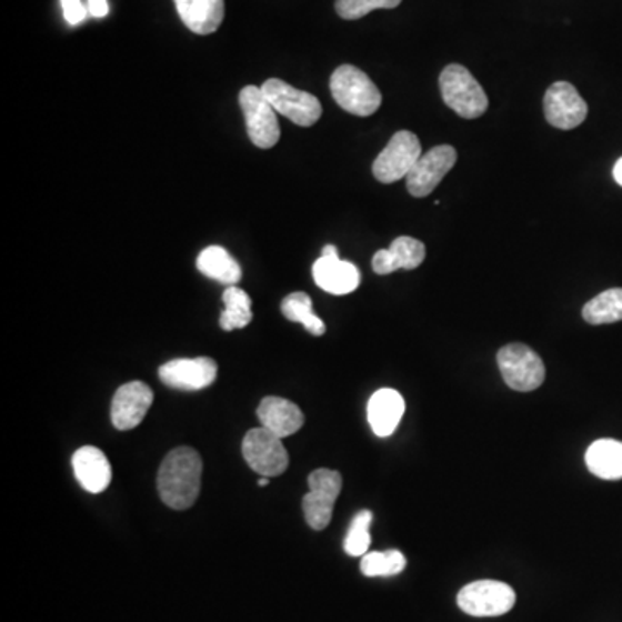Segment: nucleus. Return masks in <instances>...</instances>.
<instances>
[{
    "label": "nucleus",
    "mask_w": 622,
    "mask_h": 622,
    "mask_svg": "<svg viewBox=\"0 0 622 622\" xmlns=\"http://www.w3.org/2000/svg\"><path fill=\"white\" fill-rule=\"evenodd\" d=\"M258 484H260L261 488L267 486V484H269V478H261Z\"/></svg>",
    "instance_id": "2f4dec72"
},
{
    "label": "nucleus",
    "mask_w": 622,
    "mask_h": 622,
    "mask_svg": "<svg viewBox=\"0 0 622 622\" xmlns=\"http://www.w3.org/2000/svg\"><path fill=\"white\" fill-rule=\"evenodd\" d=\"M331 92L341 109L354 117H370L382 104L381 90L353 64H342L332 73Z\"/></svg>",
    "instance_id": "f03ea898"
},
{
    "label": "nucleus",
    "mask_w": 622,
    "mask_h": 622,
    "mask_svg": "<svg viewBox=\"0 0 622 622\" xmlns=\"http://www.w3.org/2000/svg\"><path fill=\"white\" fill-rule=\"evenodd\" d=\"M61 8L64 20L71 27L82 23V21H86L87 16H89V8L83 6L82 0H61Z\"/></svg>",
    "instance_id": "c85d7f7f"
},
{
    "label": "nucleus",
    "mask_w": 622,
    "mask_h": 622,
    "mask_svg": "<svg viewBox=\"0 0 622 622\" xmlns=\"http://www.w3.org/2000/svg\"><path fill=\"white\" fill-rule=\"evenodd\" d=\"M154 394L148 384L140 381L127 382L118 388L111 403V422L118 431H130L146 419Z\"/></svg>",
    "instance_id": "2eb2a0df"
},
{
    "label": "nucleus",
    "mask_w": 622,
    "mask_h": 622,
    "mask_svg": "<svg viewBox=\"0 0 622 622\" xmlns=\"http://www.w3.org/2000/svg\"><path fill=\"white\" fill-rule=\"evenodd\" d=\"M258 419H260L261 428L269 429L282 440L295 434L304 424V415L300 407L279 397L261 400L260 407H258Z\"/></svg>",
    "instance_id": "a211bd4d"
},
{
    "label": "nucleus",
    "mask_w": 622,
    "mask_h": 622,
    "mask_svg": "<svg viewBox=\"0 0 622 622\" xmlns=\"http://www.w3.org/2000/svg\"><path fill=\"white\" fill-rule=\"evenodd\" d=\"M425 245L424 242L401 235L394 239L388 249H381L373 254L372 269L378 275H389L397 270H415L424 263Z\"/></svg>",
    "instance_id": "dca6fc26"
},
{
    "label": "nucleus",
    "mask_w": 622,
    "mask_h": 622,
    "mask_svg": "<svg viewBox=\"0 0 622 622\" xmlns=\"http://www.w3.org/2000/svg\"><path fill=\"white\" fill-rule=\"evenodd\" d=\"M420 156H422V146L419 137L409 130H401L391 137L389 144L378 156V160L373 161V177L382 183L407 179L420 160Z\"/></svg>",
    "instance_id": "9d476101"
},
{
    "label": "nucleus",
    "mask_w": 622,
    "mask_h": 622,
    "mask_svg": "<svg viewBox=\"0 0 622 622\" xmlns=\"http://www.w3.org/2000/svg\"><path fill=\"white\" fill-rule=\"evenodd\" d=\"M315 284L329 294L344 295L357 291L360 285V270L350 261L339 258L338 248L329 244L322 249V257L313 264Z\"/></svg>",
    "instance_id": "4468645a"
},
{
    "label": "nucleus",
    "mask_w": 622,
    "mask_h": 622,
    "mask_svg": "<svg viewBox=\"0 0 622 622\" xmlns=\"http://www.w3.org/2000/svg\"><path fill=\"white\" fill-rule=\"evenodd\" d=\"M457 151L451 146H438L420 156L407 177V189L413 198H425L434 192L448 171L455 167Z\"/></svg>",
    "instance_id": "f8f14e48"
},
{
    "label": "nucleus",
    "mask_w": 622,
    "mask_h": 622,
    "mask_svg": "<svg viewBox=\"0 0 622 622\" xmlns=\"http://www.w3.org/2000/svg\"><path fill=\"white\" fill-rule=\"evenodd\" d=\"M372 512L362 510L351 522L348 529L347 540H344V552L351 556H363L369 553L370 543V524H372Z\"/></svg>",
    "instance_id": "bb28decb"
},
{
    "label": "nucleus",
    "mask_w": 622,
    "mask_h": 622,
    "mask_svg": "<svg viewBox=\"0 0 622 622\" xmlns=\"http://www.w3.org/2000/svg\"><path fill=\"white\" fill-rule=\"evenodd\" d=\"M198 270L220 284L235 285L242 277L241 267L229 251L220 245H210L198 257Z\"/></svg>",
    "instance_id": "4be33fe9"
},
{
    "label": "nucleus",
    "mask_w": 622,
    "mask_h": 622,
    "mask_svg": "<svg viewBox=\"0 0 622 622\" xmlns=\"http://www.w3.org/2000/svg\"><path fill=\"white\" fill-rule=\"evenodd\" d=\"M87 8L92 18H104L109 12L108 0H89Z\"/></svg>",
    "instance_id": "c756f323"
},
{
    "label": "nucleus",
    "mask_w": 622,
    "mask_h": 622,
    "mask_svg": "<svg viewBox=\"0 0 622 622\" xmlns=\"http://www.w3.org/2000/svg\"><path fill=\"white\" fill-rule=\"evenodd\" d=\"M404 568H407V559L398 550L365 553L362 556V564H360V569L367 578H389V575L400 574Z\"/></svg>",
    "instance_id": "a878e982"
},
{
    "label": "nucleus",
    "mask_w": 622,
    "mask_h": 622,
    "mask_svg": "<svg viewBox=\"0 0 622 622\" xmlns=\"http://www.w3.org/2000/svg\"><path fill=\"white\" fill-rule=\"evenodd\" d=\"M223 304L225 310L220 315V327L223 331L230 332L235 329H244L253 320V310H251V298L248 292L235 285H229L223 292Z\"/></svg>",
    "instance_id": "5701e85b"
},
{
    "label": "nucleus",
    "mask_w": 622,
    "mask_h": 622,
    "mask_svg": "<svg viewBox=\"0 0 622 622\" xmlns=\"http://www.w3.org/2000/svg\"><path fill=\"white\" fill-rule=\"evenodd\" d=\"M440 89L444 104L459 117L474 120L486 113V92L462 64H448L444 68L440 77Z\"/></svg>",
    "instance_id": "7ed1b4c3"
},
{
    "label": "nucleus",
    "mask_w": 622,
    "mask_h": 622,
    "mask_svg": "<svg viewBox=\"0 0 622 622\" xmlns=\"http://www.w3.org/2000/svg\"><path fill=\"white\" fill-rule=\"evenodd\" d=\"M282 441L269 429H251L242 441V457L261 478H277L289 466L288 450Z\"/></svg>",
    "instance_id": "0eeeda50"
},
{
    "label": "nucleus",
    "mask_w": 622,
    "mask_h": 622,
    "mask_svg": "<svg viewBox=\"0 0 622 622\" xmlns=\"http://www.w3.org/2000/svg\"><path fill=\"white\" fill-rule=\"evenodd\" d=\"M496 362L503 381L513 391L529 393L540 388L546 378V369L540 354L522 342L503 347L498 351Z\"/></svg>",
    "instance_id": "20e7f679"
},
{
    "label": "nucleus",
    "mask_w": 622,
    "mask_h": 622,
    "mask_svg": "<svg viewBox=\"0 0 622 622\" xmlns=\"http://www.w3.org/2000/svg\"><path fill=\"white\" fill-rule=\"evenodd\" d=\"M202 460L194 448L180 447L164 457L158 471V493L164 505L187 510L201 491Z\"/></svg>",
    "instance_id": "f257e3e1"
},
{
    "label": "nucleus",
    "mask_w": 622,
    "mask_h": 622,
    "mask_svg": "<svg viewBox=\"0 0 622 622\" xmlns=\"http://www.w3.org/2000/svg\"><path fill=\"white\" fill-rule=\"evenodd\" d=\"M342 490V478L338 471L317 469L308 475V493L303 496V513L307 524L322 531L331 524L335 500Z\"/></svg>",
    "instance_id": "39448f33"
},
{
    "label": "nucleus",
    "mask_w": 622,
    "mask_h": 622,
    "mask_svg": "<svg viewBox=\"0 0 622 622\" xmlns=\"http://www.w3.org/2000/svg\"><path fill=\"white\" fill-rule=\"evenodd\" d=\"M401 0H335V11L342 20H360L375 9H394Z\"/></svg>",
    "instance_id": "cd10ccee"
},
{
    "label": "nucleus",
    "mask_w": 622,
    "mask_h": 622,
    "mask_svg": "<svg viewBox=\"0 0 622 622\" xmlns=\"http://www.w3.org/2000/svg\"><path fill=\"white\" fill-rule=\"evenodd\" d=\"M614 180L622 187V158H619L614 167Z\"/></svg>",
    "instance_id": "7c9ffc66"
},
{
    "label": "nucleus",
    "mask_w": 622,
    "mask_h": 622,
    "mask_svg": "<svg viewBox=\"0 0 622 622\" xmlns=\"http://www.w3.org/2000/svg\"><path fill=\"white\" fill-rule=\"evenodd\" d=\"M588 471L605 481L622 479V443L621 441L596 440L586 450Z\"/></svg>",
    "instance_id": "412c9836"
},
{
    "label": "nucleus",
    "mask_w": 622,
    "mask_h": 622,
    "mask_svg": "<svg viewBox=\"0 0 622 622\" xmlns=\"http://www.w3.org/2000/svg\"><path fill=\"white\" fill-rule=\"evenodd\" d=\"M457 603L465 614L474 618H498L512 611L515 591L502 581H474L460 590Z\"/></svg>",
    "instance_id": "423d86ee"
},
{
    "label": "nucleus",
    "mask_w": 622,
    "mask_h": 622,
    "mask_svg": "<svg viewBox=\"0 0 622 622\" xmlns=\"http://www.w3.org/2000/svg\"><path fill=\"white\" fill-rule=\"evenodd\" d=\"M583 319L591 325L621 322L622 320V289H609L583 308Z\"/></svg>",
    "instance_id": "393cba45"
},
{
    "label": "nucleus",
    "mask_w": 622,
    "mask_h": 622,
    "mask_svg": "<svg viewBox=\"0 0 622 622\" xmlns=\"http://www.w3.org/2000/svg\"><path fill=\"white\" fill-rule=\"evenodd\" d=\"M180 20L198 36H210L222 24L225 16L223 0H173Z\"/></svg>",
    "instance_id": "aec40b11"
},
{
    "label": "nucleus",
    "mask_w": 622,
    "mask_h": 622,
    "mask_svg": "<svg viewBox=\"0 0 622 622\" xmlns=\"http://www.w3.org/2000/svg\"><path fill=\"white\" fill-rule=\"evenodd\" d=\"M544 118L552 127L572 130L588 117V104L569 82H555L544 93Z\"/></svg>",
    "instance_id": "9b49d317"
},
{
    "label": "nucleus",
    "mask_w": 622,
    "mask_h": 622,
    "mask_svg": "<svg viewBox=\"0 0 622 622\" xmlns=\"http://www.w3.org/2000/svg\"><path fill=\"white\" fill-rule=\"evenodd\" d=\"M264 98L269 99L277 113L300 127H311L322 117V104L319 99L304 90L294 89L279 78H270L261 86Z\"/></svg>",
    "instance_id": "1a4fd4ad"
},
{
    "label": "nucleus",
    "mask_w": 622,
    "mask_h": 622,
    "mask_svg": "<svg viewBox=\"0 0 622 622\" xmlns=\"http://www.w3.org/2000/svg\"><path fill=\"white\" fill-rule=\"evenodd\" d=\"M239 104L244 113L251 142L260 149L273 148L280 139L279 121L275 109L264 98L261 87H244L239 93Z\"/></svg>",
    "instance_id": "6e6552de"
},
{
    "label": "nucleus",
    "mask_w": 622,
    "mask_h": 622,
    "mask_svg": "<svg viewBox=\"0 0 622 622\" xmlns=\"http://www.w3.org/2000/svg\"><path fill=\"white\" fill-rule=\"evenodd\" d=\"M218 365L208 357L177 358L160 367V379L168 388L199 391L217 381Z\"/></svg>",
    "instance_id": "ddd939ff"
},
{
    "label": "nucleus",
    "mask_w": 622,
    "mask_h": 622,
    "mask_svg": "<svg viewBox=\"0 0 622 622\" xmlns=\"http://www.w3.org/2000/svg\"><path fill=\"white\" fill-rule=\"evenodd\" d=\"M280 310L284 313L285 319L291 322L301 323L304 325L311 335L325 334L327 327L320 317L315 315L313 311V303H311L310 295L307 292H292L282 301Z\"/></svg>",
    "instance_id": "b1692460"
},
{
    "label": "nucleus",
    "mask_w": 622,
    "mask_h": 622,
    "mask_svg": "<svg viewBox=\"0 0 622 622\" xmlns=\"http://www.w3.org/2000/svg\"><path fill=\"white\" fill-rule=\"evenodd\" d=\"M404 413V400L394 389H379L367 404V419L373 434L388 438L397 431Z\"/></svg>",
    "instance_id": "6ab92c4d"
},
{
    "label": "nucleus",
    "mask_w": 622,
    "mask_h": 622,
    "mask_svg": "<svg viewBox=\"0 0 622 622\" xmlns=\"http://www.w3.org/2000/svg\"><path fill=\"white\" fill-rule=\"evenodd\" d=\"M73 471L80 486L93 494L108 490L113 479L108 457L96 447H83L74 451Z\"/></svg>",
    "instance_id": "f3484780"
}]
</instances>
